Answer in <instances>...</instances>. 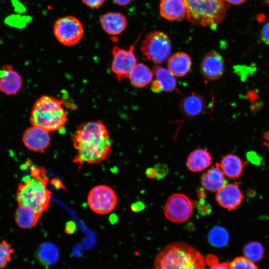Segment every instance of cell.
I'll return each mask as SVG.
<instances>
[{"label":"cell","instance_id":"obj_1","mask_svg":"<svg viewBox=\"0 0 269 269\" xmlns=\"http://www.w3.org/2000/svg\"><path fill=\"white\" fill-rule=\"evenodd\" d=\"M73 146L77 150L73 162L98 163L106 159L112 150V140L108 131L101 121L89 122L79 125L73 135Z\"/></svg>","mask_w":269,"mask_h":269},{"label":"cell","instance_id":"obj_2","mask_svg":"<svg viewBox=\"0 0 269 269\" xmlns=\"http://www.w3.org/2000/svg\"><path fill=\"white\" fill-rule=\"evenodd\" d=\"M154 269H206L204 257L194 247L184 242L169 244L156 255Z\"/></svg>","mask_w":269,"mask_h":269},{"label":"cell","instance_id":"obj_3","mask_svg":"<svg viewBox=\"0 0 269 269\" xmlns=\"http://www.w3.org/2000/svg\"><path fill=\"white\" fill-rule=\"evenodd\" d=\"M48 178L37 168H32L30 175L18 184L16 200L18 206L30 207L42 213L49 206L50 192L47 188Z\"/></svg>","mask_w":269,"mask_h":269},{"label":"cell","instance_id":"obj_4","mask_svg":"<svg viewBox=\"0 0 269 269\" xmlns=\"http://www.w3.org/2000/svg\"><path fill=\"white\" fill-rule=\"evenodd\" d=\"M63 101L50 96L43 95L34 103L29 117L32 126L40 127L48 132L63 127L67 121V114Z\"/></svg>","mask_w":269,"mask_h":269},{"label":"cell","instance_id":"obj_5","mask_svg":"<svg viewBox=\"0 0 269 269\" xmlns=\"http://www.w3.org/2000/svg\"><path fill=\"white\" fill-rule=\"evenodd\" d=\"M186 18L192 24L215 29L226 17L229 3L225 0H184Z\"/></svg>","mask_w":269,"mask_h":269},{"label":"cell","instance_id":"obj_6","mask_svg":"<svg viewBox=\"0 0 269 269\" xmlns=\"http://www.w3.org/2000/svg\"><path fill=\"white\" fill-rule=\"evenodd\" d=\"M140 50L145 59L156 64L162 63L170 56L171 41L164 32L154 31L145 36L141 42Z\"/></svg>","mask_w":269,"mask_h":269},{"label":"cell","instance_id":"obj_7","mask_svg":"<svg viewBox=\"0 0 269 269\" xmlns=\"http://www.w3.org/2000/svg\"><path fill=\"white\" fill-rule=\"evenodd\" d=\"M53 33L57 40L66 46L78 43L84 34L81 21L73 16H66L57 19L53 26Z\"/></svg>","mask_w":269,"mask_h":269},{"label":"cell","instance_id":"obj_8","mask_svg":"<svg viewBox=\"0 0 269 269\" xmlns=\"http://www.w3.org/2000/svg\"><path fill=\"white\" fill-rule=\"evenodd\" d=\"M140 37L137 38L128 49L121 48L117 45L113 47V61L111 70L120 81L128 78L129 74L137 64V59L134 53V49Z\"/></svg>","mask_w":269,"mask_h":269},{"label":"cell","instance_id":"obj_9","mask_svg":"<svg viewBox=\"0 0 269 269\" xmlns=\"http://www.w3.org/2000/svg\"><path fill=\"white\" fill-rule=\"evenodd\" d=\"M193 208V203L187 196L177 193L171 195L167 200L164 213L168 220L174 223H182L190 218Z\"/></svg>","mask_w":269,"mask_h":269},{"label":"cell","instance_id":"obj_10","mask_svg":"<svg viewBox=\"0 0 269 269\" xmlns=\"http://www.w3.org/2000/svg\"><path fill=\"white\" fill-rule=\"evenodd\" d=\"M117 202V195L110 187L100 185L94 187L88 196V203L94 212L106 214L112 211Z\"/></svg>","mask_w":269,"mask_h":269},{"label":"cell","instance_id":"obj_11","mask_svg":"<svg viewBox=\"0 0 269 269\" xmlns=\"http://www.w3.org/2000/svg\"><path fill=\"white\" fill-rule=\"evenodd\" d=\"M22 141L29 150L43 152L50 145L51 138L49 132L40 127L31 125L24 132Z\"/></svg>","mask_w":269,"mask_h":269},{"label":"cell","instance_id":"obj_12","mask_svg":"<svg viewBox=\"0 0 269 269\" xmlns=\"http://www.w3.org/2000/svg\"><path fill=\"white\" fill-rule=\"evenodd\" d=\"M244 195L238 184H225L216 193V200L223 208L228 210L238 208L242 203Z\"/></svg>","mask_w":269,"mask_h":269},{"label":"cell","instance_id":"obj_13","mask_svg":"<svg viewBox=\"0 0 269 269\" xmlns=\"http://www.w3.org/2000/svg\"><path fill=\"white\" fill-rule=\"evenodd\" d=\"M224 61L222 56L215 51L206 54L200 65L202 75L208 80L219 79L224 71Z\"/></svg>","mask_w":269,"mask_h":269},{"label":"cell","instance_id":"obj_14","mask_svg":"<svg viewBox=\"0 0 269 269\" xmlns=\"http://www.w3.org/2000/svg\"><path fill=\"white\" fill-rule=\"evenodd\" d=\"M22 86L20 75L8 64L2 67L0 75V91L7 96L17 94Z\"/></svg>","mask_w":269,"mask_h":269},{"label":"cell","instance_id":"obj_15","mask_svg":"<svg viewBox=\"0 0 269 269\" xmlns=\"http://www.w3.org/2000/svg\"><path fill=\"white\" fill-rule=\"evenodd\" d=\"M152 72L155 76V80L151 85L152 92L159 93L163 91L169 92L175 89L177 85L176 78L168 69L159 65H154Z\"/></svg>","mask_w":269,"mask_h":269},{"label":"cell","instance_id":"obj_16","mask_svg":"<svg viewBox=\"0 0 269 269\" xmlns=\"http://www.w3.org/2000/svg\"><path fill=\"white\" fill-rule=\"evenodd\" d=\"M159 12L166 20L180 21L186 17L187 8L184 0H160Z\"/></svg>","mask_w":269,"mask_h":269},{"label":"cell","instance_id":"obj_17","mask_svg":"<svg viewBox=\"0 0 269 269\" xmlns=\"http://www.w3.org/2000/svg\"><path fill=\"white\" fill-rule=\"evenodd\" d=\"M100 22L103 30L112 35L121 34L128 25L126 17L117 12H109L102 15L100 17Z\"/></svg>","mask_w":269,"mask_h":269},{"label":"cell","instance_id":"obj_18","mask_svg":"<svg viewBox=\"0 0 269 269\" xmlns=\"http://www.w3.org/2000/svg\"><path fill=\"white\" fill-rule=\"evenodd\" d=\"M180 111L186 116L195 117L202 113L205 109L204 98L195 93L184 97L180 102Z\"/></svg>","mask_w":269,"mask_h":269},{"label":"cell","instance_id":"obj_19","mask_svg":"<svg viewBox=\"0 0 269 269\" xmlns=\"http://www.w3.org/2000/svg\"><path fill=\"white\" fill-rule=\"evenodd\" d=\"M168 70L175 76L183 77L190 70L192 60L188 54L178 52L169 57L167 61Z\"/></svg>","mask_w":269,"mask_h":269},{"label":"cell","instance_id":"obj_20","mask_svg":"<svg viewBox=\"0 0 269 269\" xmlns=\"http://www.w3.org/2000/svg\"><path fill=\"white\" fill-rule=\"evenodd\" d=\"M247 162L238 156L228 154L223 156L218 165L224 174L229 179H236L241 176Z\"/></svg>","mask_w":269,"mask_h":269},{"label":"cell","instance_id":"obj_21","mask_svg":"<svg viewBox=\"0 0 269 269\" xmlns=\"http://www.w3.org/2000/svg\"><path fill=\"white\" fill-rule=\"evenodd\" d=\"M224 174L218 163L215 167L208 169L201 177V183L203 187L211 192H217L226 183Z\"/></svg>","mask_w":269,"mask_h":269},{"label":"cell","instance_id":"obj_22","mask_svg":"<svg viewBox=\"0 0 269 269\" xmlns=\"http://www.w3.org/2000/svg\"><path fill=\"white\" fill-rule=\"evenodd\" d=\"M35 257L36 260L44 267L53 266L59 258L57 247L53 243L46 242L42 243L37 249Z\"/></svg>","mask_w":269,"mask_h":269},{"label":"cell","instance_id":"obj_23","mask_svg":"<svg viewBox=\"0 0 269 269\" xmlns=\"http://www.w3.org/2000/svg\"><path fill=\"white\" fill-rule=\"evenodd\" d=\"M153 73L143 63H137L129 74L128 78L131 84L138 88L146 87L152 81Z\"/></svg>","mask_w":269,"mask_h":269},{"label":"cell","instance_id":"obj_24","mask_svg":"<svg viewBox=\"0 0 269 269\" xmlns=\"http://www.w3.org/2000/svg\"><path fill=\"white\" fill-rule=\"evenodd\" d=\"M212 157L207 150L199 148L192 151L188 156L186 165L188 169L197 172L208 167L211 163Z\"/></svg>","mask_w":269,"mask_h":269},{"label":"cell","instance_id":"obj_25","mask_svg":"<svg viewBox=\"0 0 269 269\" xmlns=\"http://www.w3.org/2000/svg\"><path fill=\"white\" fill-rule=\"evenodd\" d=\"M41 215L30 207L18 206L15 213V221L20 228L28 229L35 226Z\"/></svg>","mask_w":269,"mask_h":269},{"label":"cell","instance_id":"obj_26","mask_svg":"<svg viewBox=\"0 0 269 269\" xmlns=\"http://www.w3.org/2000/svg\"><path fill=\"white\" fill-rule=\"evenodd\" d=\"M208 239L210 244L217 248L225 247L229 240V235L227 231L224 228L216 226L210 231Z\"/></svg>","mask_w":269,"mask_h":269},{"label":"cell","instance_id":"obj_27","mask_svg":"<svg viewBox=\"0 0 269 269\" xmlns=\"http://www.w3.org/2000/svg\"><path fill=\"white\" fill-rule=\"evenodd\" d=\"M244 256L256 263L261 261L264 255V248L259 242L253 241L247 244L243 248Z\"/></svg>","mask_w":269,"mask_h":269},{"label":"cell","instance_id":"obj_28","mask_svg":"<svg viewBox=\"0 0 269 269\" xmlns=\"http://www.w3.org/2000/svg\"><path fill=\"white\" fill-rule=\"evenodd\" d=\"M14 249L6 241L0 243V269H5L12 259Z\"/></svg>","mask_w":269,"mask_h":269},{"label":"cell","instance_id":"obj_29","mask_svg":"<svg viewBox=\"0 0 269 269\" xmlns=\"http://www.w3.org/2000/svg\"><path fill=\"white\" fill-rule=\"evenodd\" d=\"M229 265L230 269H258L255 263L244 256L235 258Z\"/></svg>","mask_w":269,"mask_h":269},{"label":"cell","instance_id":"obj_30","mask_svg":"<svg viewBox=\"0 0 269 269\" xmlns=\"http://www.w3.org/2000/svg\"><path fill=\"white\" fill-rule=\"evenodd\" d=\"M156 172V177L158 180L164 178L169 172V168L167 165L163 163H157L154 167Z\"/></svg>","mask_w":269,"mask_h":269},{"label":"cell","instance_id":"obj_31","mask_svg":"<svg viewBox=\"0 0 269 269\" xmlns=\"http://www.w3.org/2000/svg\"><path fill=\"white\" fill-rule=\"evenodd\" d=\"M197 209L199 213L202 215L209 214L212 210L210 205L206 204L203 199H200L199 201Z\"/></svg>","mask_w":269,"mask_h":269},{"label":"cell","instance_id":"obj_32","mask_svg":"<svg viewBox=\"0 0 269 269\" xmlns=\"http://www.w3.org/2000/svg\"><path fill=\"white\" fill-rule=\"evenodd\" d=\"M87 6L92 8H98L105 2L106 0H81Z\"/></svg>","mask_w":269,"mask_h":269},{"label":"cell","instance_id":"obj_33","mask_svg":"<svg viewBox=\"0 0 269 269\" xmlns=\"http://www.w3.org/2000/svg\"><path fill=\"white\" fill-rule=\"evenodd\" d=\"M261 38L265 44L269 45V21L263 26L261 31Z\"/></svg>","mask_w":269,"mask_h":269},{"label":"cell","instance_id":"obj_34","mask_svg":"<svg viewBox=\"0 0 269 269\" xmlns=\"http://www.w3.org/2000/svg\"><path fill=\"white\" fill-rule=\"evenodd\" d=\"M209 269H230L229 265L227 263L214 264Z\"/></svg>","mask_w":269,"mask_h":269},{"label":"cell","instance_id":"obj_35","mask_svg":"<svg viewBox=\"0 0 269 269\" xmlns=\"http://www.w3.org/2000/svg\"><path fill=\"white\" fill-rule=\"evenodd\" d=\"M247 156L248 160L253 163H259L260 162L259 157L254 152H250L248 153Z\"/></svg>","mask_w":269,"mask_h":269},{"label":"cell","instance_id":"obj_36","mask_svg":"<svg viewBox=\"0 0 269 269\" xmlns=\"http://www.w3.org/2000/svg\"><path fill=\"white\" fill-rule=\"evenodd\" d=\"M145 173L147 176L150 179H154L156 177V172L154 167L147 168Z\"/></svg>","mask_w":269,"mask_h":269},{"label":"cell","instance_id":"obj_37","mask_svg":"<svg viewBox=\"0 0 269 269\" xmlns=\"http://www.w3.org/2000/svg\"><path fill=\"white\" fill-rule=\"evenodd\" d=\"M117 4L124 6L129 4L133 0H112Z\"/></svg>","mask_w":269,"mask_h":269},{"label":"cell","instance_id":"obj_38","mask_svg":"<svg viewBox=\"0 0 269 269\" xmlns=\"http://www.w3.org/2000/svg\"><path fill=\"white\" fill-rule=\"evenodd\" d=\"M229 4L240 5L244 3L247 0H225Z\"/></svg>","mask_w":269,"mask_h":269},{"label":"cell","instance_id":"obj_39","mask_svg":"<svg viewBox=\"0 0 269 269\" xmlns=\"http://www.w3.org/2000/svg\"><path fill=\"white\" fill-rule=\"evenodd\" d=\"M264 137L265 138L264 143L268 147L269 150V132H266L264 134Z\"/></svg>","mask_w":269,"mask_h":269},{"label":"cell","instance_id":"obj_40","mask_svg":"<svg viewBox=\"0 0 269 269\" xmlns=\"http://www.w3.org/2000/svg\"><path fill=\"white\" fill-rule=\"evenodd\" d=\"M144 205L142 203L138 202L134 204V206L133 207V209L135 211H139L143 209Z\"/></svg>","mask_w":269,"mask_h":269}]
</instances>
